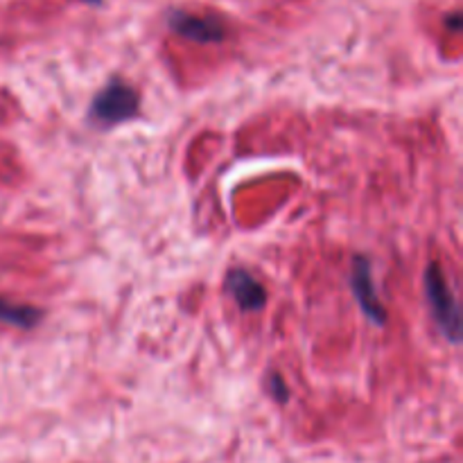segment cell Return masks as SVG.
I'll return each mask as SVG.
<instances>
[{"instance_id":"1","label":"cell","mask_w":463,"mask_h":463,"mask_svg":"<svg viewBox=\"0 0 463 463\" xmlns=\"http://www.w3.org/2000/svg\"><path fill=\"white\" fill-rule=\"evenodd\" d=\"M425 297L430 301V310L432 317L437 319L441 333L450 339L452 344L461 342V312L457 306V298L452 294L450 285L443 279L441 269L437 262L425 269Z\"/></svg>"},{"instance_id":"2","label":"cell","mask_w":463,"mask_h":463,"mask_svg":"<svg viewBox=\"0 0 463 463\" xmlns=\"http://www.w3.org/2000/svg\"><path fill=\"white\" fill-rule=\"evenodd\" d=\"M138 93L125 81H109L90 104V118L102 127L120 125L138 113Z\"/></svg>"},{"instance_id":"3","label":"cell","mask_w":463,"mask_h":463,"mask_svg":"<svg viewBox=\"0 0 463 463\" xmlns=\"http://www.w3.org/2000/svg\"><path fill=\"white\" fill-rule=\"evenodd\" d=\"M351 288L355 294L357 303H360L362 312L369 317L373 324L383 326L387 321V312H384L383 303H380L378 294L373 288V274H371V262L369 258L357 256L353 260V274H351Z\"/></svg>"},{"instance_id":"4","label":"cell","mask_w":463,"mask_h":463,"mask_svg":"<svg viewBox=\"0 0 463 463\" xmlns=\"http://www.w3.org/2000/svg\"><path fill=\"white\" fill-rule=\"evenodd\" d=\"M170 27L176 34L199 41V43H215V41H222L226 36V27L217 18L197 16V14L188 12L172 14Z\"/></svg>"},{"instance_id":"5","label":"cell","mask_w":463,"mask_h":463,"mask_svg":"<svg viewBox=\"0 0 463 463\" xmlns=\"http://www.w3.org/2000/svg\"><path fill=\"white\" fill-rule=\"evenodd\" d=\"M226 292L238 301V306L242 310L256 312L265 306L267 292L262 288L260 280L253 274H249L247 269H233L226 276Z\"/></svg>"},{"instance_id":"6","label":"cell","mask_w":463,"mask_h":463,"mask_svg":"<svg viewBox=\"0 0 463 463\" xmlns=\"http://www.w3.org/2000/svg\"><path fill=\"white\" fill-rule=\"evenodd\" d=\"M43 319V312L36 310L32 306H21V303H9L5 298H0V321L14 328L30 330L34 326L41 324Z\"/></svg>"},{"instance_id":"7","label":"cell","mask_w":463,"mask_h":463,"mask_svg":"<svg viewBox=\"0 0 463 463\" xmlns=\"http://www.w3.org/2000/svg\"><path fill=\"white\" fill-rule=\"evenodd\" d=\"M269 387H271V393L276 396V401H288V387H285V383L280 375H274V378H271Z\"/></svg>"}]
</instances>
